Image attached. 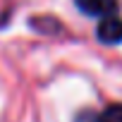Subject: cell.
I'll list each match as a JSON object with an SVG mask.
<instances>
[{"label": "cell", "mask_w": 122, "mask_h": 122, "mask_svg": "<svg viewBox=\"0 0 122 122\" xmlns=\"http://www.w3.org/2000/svg\"><path fill=\"white\" fill-rule=\"evenodd\" d=\"M98 41L101 43H108V46H117L122 43V19L117 15H108V17H101V24H98Z\"/></svg>", "instance_id": "cell-1"}, {"label": "cell", "mask_w": 122, "mask_h": 122, "mask_svg": "<svg viewBox=\"0 0 122 122\" xmlns=\"http://www.w3.org/2000/svg\"><path fill=\"white\" fill-rule=\"evenodd\" d=\"M74 5L79 12L89 15V17H108V15H117L120 3L117 0H74Z\"/></svg>", "instance_id": "cell-2"}, {"label": "cell", "mask_w": 122, "mask_h": 122, "mask_svg": "<svg viewBox=\"0 0 122 122\" xmlns=\"http://www.w3.org/2000/svg\"><path fill=\"white\" fill-rule=\"evenodd\" d=\"M96 122H122V103H110L96 115Z\"/></svg>", "instance_id": "cell-3"}]
</instances>
